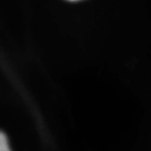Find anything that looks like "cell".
Here are the masks:
<instances>
[{
  "label": "cell",
  "mask_w": 151,
  "mask_h": 151,
  "mask_svg": "<svg viewBox=\"0 0 151 151\" xmlns=\"http://www.w3.org/2000/svg\"><path fill=\"white\" fill-rule=\"evenodd\" d=\"M0 151H11L9 139L4 132H0Z\"/></svg>",
  "instance_id": "cell-1"
},
{
  "label": "cell",
  "mask_w": 151,
  "mask_h": 151,
  "mask_svg": "<svg viewBox=\"0 0 151 151\" xmlns=\"http://www.w3.org/2000/svg\"><path fill=\"white\" fill-rule=\"evenodd\" d=\"M68 1H80V0H68Z\"/></svg>",
  "instance_id": "cell-2"
}]
</instances>
